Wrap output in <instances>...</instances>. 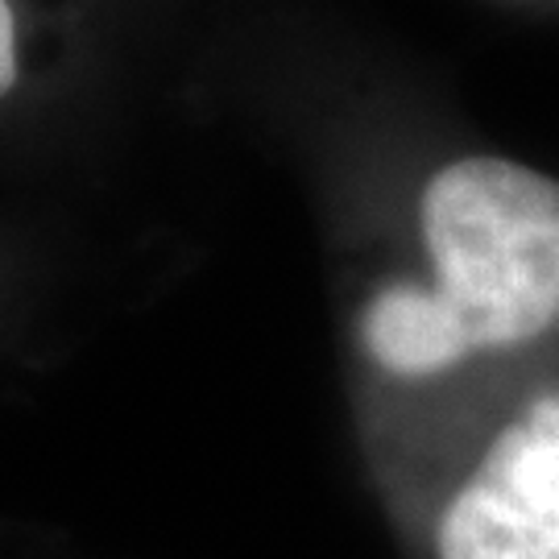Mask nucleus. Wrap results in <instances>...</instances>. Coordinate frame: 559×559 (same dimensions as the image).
<instances>
[{
    "instance_id": "nucleus-3",
    "label": "nucleus",
    "mask_w": 559,
    "mask_h": 559,
    "mask_svg": "<svg viewBox=\"0 0 559 559\" xmlns=\"http://www.w3.org/2000/svg\"><path fill=\"white\" fill-rule=\"evenodd\" d=\"M17 80V21L9 0H0V96Z\"/></svg>"
},
{
    "instance_id": "nucleus-1",
    "label": "nucleus",
    "mask_w": 559,
    "mask_h": 559,
    "mask_svg": "<svg viewBox=\"0 0 559 559\" xmlns=\"http://www.w3.org/2000/svg\"><path fill=\"white\" fill-rule=\"evenodd\" d=\"M436 286H385L360 336L381 369L427 378L559 320V182L506 158H460L423 191Z\"/></svg>"
},
{
    "instance_id": "nucleus-2",
    "label": "nucleus",
    "mask_w": 559,
    "mask_h": 559,
    "mask_svg": "<svg viewBox=\"0 0 559 559\" xmlns=\"http://www.w3.org/2000/svg\"><path fill=\"white\" fill-rule=\"evenodd\" d=\"M440 559H559V394L535 399L448 501Z\"/></svg>"
}]
</instances>
